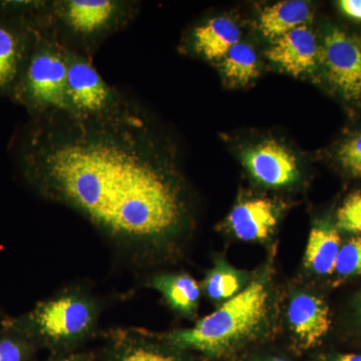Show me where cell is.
Returning <instances> with one entry per match:
<instances>
[{
  "mask_svg": "<svg viewBox=\"0 0 361 361\" xmlns=\"http://www.w3.org/2000/svg\"><path fill=\"white\" fill-rule=\"evenodd\" d=\"M339 7L348 18L361 20V0H341Z\"/></svg>",
  "mask_w": 361,
  "mask_h": 361,
  "instance_id": "cb8c5ba5",
  "label": "cell"
},
{
  "mask_svg": "<svg viewBox=\"0 0 361 361\" xmlns=\"http://www.w3.org/2000/svg\"><path fill=\"white\" fill-rule=\"evenodd\" d=\"M310 8L302 0H286L265 7L259 18V27L266 37L276 39L294 28L305 25Z\"/></svg>",
  "mask_w": 361,
  "mask_h": 361,
  "instance_id": "9a60e30c",
  "label": "cell"
},
{
  "mask_svg": "<svg viewBox=\"0 0 361 361\" xmlns=\"http://www.w3.org/2000/svg\"><path fill=\"white\" fill-rule=\"evenodd\" d=\"M360 312H361V298H360Z\"/></svg>",
  "mask_w": 361,
  "mask_h": 361,
  "instance_id": "83f0119b",
  "label": "cell"
},
{
  "mask_svg": "<svg viewBox=\"0 0 361 361\" xmlns=\"http://www.w3.org/2000/svg\"><path fill=\"white\" fill-rule=\"evenodd\" d=\"M32 339L4 320L0 329V361H30L39 349Z\"/></svg>",
  "mask_w": 361,
  "mask_h": 361,
  "instance_id": "d6986e66",
  "label": "cell"
},
{
  "mask_svg": "<svg viewBox=\"0 0 361 361\" xmlns=\"http://www.w3.org/2000/svg\"><path fill=\"white\" fill-rule=\"evenodd\" d=\"M228 221L239 239H265L277 224L276 209L268 199H251L235 207Z\"/></svg>",
  "mask_w": 361,
  "mask_h": 361,
  "instance_id": "5bb4252c",
  "label": "cell"
},
{
  "mask_svg": "<svg viewBox=\"0 0 361 361\" xmlns=\"http://www.w3.org/2000/svg\"><path fill=\"white\" fill-rule=\"evenodd\" d=\"M47 13L23 25L0 23V92L13 90L44 25Z\"/></svg>",
  "mask_w": 361,
  "mask_h": 361,
  "instance_id": "ba28073f",
  "label": "cell"
},
{
  "mask_svg": "<svg viewBox=\"0 0 361 361\" xmlns=\"http://www.w3.org/2000/svg\"><path fill=\"white\" fill-rule=\"evenodd\" d=\"M66 114L77 118H104L128 110L135 101L109 85L92 59L68 51Z\"/></svg>",
  "mask_w": 361,
  "mask_h": 361,
  "instance_id": "8992f818",
  "label": "cell"
},
{
  "mask_svg": "<svg viewBox=\"0 0 361 361\" xmlns=\"http://www.w3.org/2000/svg\"><path fill=\"white\" fill-rule=\"evenodd\" d=\"M336 218L339 229L361 234V192L349 195L337 211Z\"/></svg>",
  "mask_w": 361,
  "mask_h": 361,
  "instance_id": "7402d4cb",
  "label": "cell"
},
{
  "mask_svg": "<svg viewBox=\"0 0 361 361\" xmlns=\"http://www.w3.org/2000/svg\"><path fill=\"white\" fill-rule=\"evenodd\" d=\"M341 239L336 228L315 226L311 230L305 250V264L317 274H331L336 270Z\"/></svg>",
  "mask_w": 361,
  "mask_h": 361,
  "instance_id": "2e32d148",
  "label": "cell"
},
{
  "mask_svg": "<svg viewBox=\"0 0 361 361\" xmlns=\"http://www.w3.org/2000/svg\"><path fill=\"white\" fill-rule=\"evenodd\" d=\"M94 358L96 356L92 353H77L49 361H94Z\"/></svg>",
  "mask_w": 361,
  "mask_h": 361,
  "instance_id": "d4e9b609",
  "label": "cell"
},
{
  "mask_svg": "<svg viewBox=\"0 0 361 361\" xmlns=\"http://www.w3.org/2000/svg\"><path fill=\"white\" fill-rule=\"evenodd\" d=\"M137 6L127 0H54L49 30L68 51L92 59L109 37L134 20Z\"/></svg>",
  "mask_w": 361,
  "mask_h": 361,
  "instance_id": "277c9868",
  "label": "cell"
},
{
  "mask_svg": "<svg viewBox=\"0 0 361 361\" xmlns=\"http://www.w3.org/2000/svg\"><path fill=\"white\" fill-rule=\"evenodd\" d=\"M334 271L342 276L361 275V236L353 237L341 246Z\"/></svg>",
  "mask_w": 361,
  "mask_h": 361,
  "instance_id": "44dd1931",
  "label": "cell"
},
{
  "mask_svg": "<svg viewBox=\"0 0 361 361\" xmlns=\"http://www.w3.org/2000/svg\"><path fill=\"white\" fill-rule=\"evenodd\" d=\"M319 59L330 84L353 101H361V44L339 28L325 35Z\"/></svg>",
  "mask_w": 361,
  "mask_h": 361,
  "instance_id": "52a82bcc",
  "label": "cell"
},
{
  "mask_svg": "<svg viewBox=\"0 0 361 361\" xmlns=\"http://www.w3.org/2000/svg\"><path fill=\"white\" fill-rule=\"evenodd\" d=\"M241 287V278L234 270L218 265L209 272L206 278L207 294L214 300L231 299L237 295Z\"/></svg>",
  "mask_w": 361,
  "mask_h": 361,
  "instance_id": "ffe728a7",
  "label": "cell"
},
{
  "mask_svg": "<svg viewBox=\"0 0 361 361\" xmlns=\"http://www.w3.org/2000/svg\"><path fill=\"white\" fill-rule=\"evenodd\" d=\"M264 284L255 281L206 316L192 329L166 336V341L182 350L219 356L231 350L257 330L267 312Z\"/></svg>",
  "mask_w": 361,
  "mask_h": 361,
  "instance_id": "3957f363",
  "label": "cell"
},
{
  "mask_svg": "<svg viewBox=\"0 0 361 361\" xmlns=\"http://www.w3.org/2000/svg\"><path fill=\"white\" fill-rule=\"evenodd\" d=\"M35 118L25 173L42 197L77 211L135 259L182 231L184 188L135 102L104 118Z\"/></svg>",
  "mask_w": 361,
  "mask_h": 361,
  "instance_id": "6da1fadb",
  "label": "cell"
},
{
  "mask_svg": "<svg viewBox=\"0 0 361 361\" xmlns=\"http://www.w3.org/2000/svg\"><path fill=\"white\" fill-rule=\"evenodd\" d=\"M66 73L68 49L59 44L49 26L42 28L14 87V96L35 116L66 113Z\"/></svg>",
  "mask_w": 361,
  "mask_h": 361,
  "instance_id": "5b68a950",
  "label": "cell"
},
{
  "mask_svg": "<svg viewBox=\"0 0 361 361\" xmlns=\"http://www.w3.org/2000/svg\"><path fill=\"white\" fill-rule=\"evenodd\" d=\"M334 361H361V355H355V353L342 355L337 356Z\"/></svg>",
  "mask_w": 361,
  "mask_h": 361,
  "instance_id": "484cf974",
  "label": "cell"
},
{
  "mask_svg": "<svg viewBox=\"0 0 361 361\" xmlns=\"http://www.w3.org/2000/svg\"><path fill=\"white\" fill-rule=\"evenodd\" d=\"M266 54L271 61L295 77L314 70L320 56L314 35L306 25L277 37Z\"/></svg>",
  "mask_w": 361,
  "mask_h": 361,
  "instance_id": "8fae6325",
  "label": "cell"
},
{
  "mask_svg": "<svg viewBox=\"0 0 361 361\" xmlns=\"http://www.w3.org/2000/svg\"><path fill=\"white\" fill-rule=\"evenodd\" d=\"M169 342L163 345L153 341L142 330L116 329L108 334L104 361H188Z\"/></svg>",
  "mask_w": 361,
  "mask_h": 361,
  "instance_id": "9c48e42d",
  "label": "cell"
},
{
  "mask_svg": "<svg viewBox=\"0 0 361 361\" xmlns=\"http://www.w3.org/2000/svg\"><path fill=\"white\" fill-rule=\"evenodd\" d=\"M99 317L94 297L80 287H68L40 301L25 314L4 320L39 348L68 351L96 334Z\"/></svg>",
  "mask_w": 361,
  "mask_h": 361,
  "instance_id": "7a4b0ae2",
  "label": "cell"
},
{
  "mask_svg": "<svg viewBox=\"0 0 361 361\" xmlns=\"http://www.w3.org/2000/svg\"><path fill=\"white\" fill-rule=\"evenodd\" d=\"M337 158L349 174L361 178V133L341 145Z\"/></svg>",
  "mask_w": 361,
  "mask_h": 361,
  "instance_id": "603a6c76",
  "label": "cell"
},
{
  "mask_svg": "<svg viewBox=\"0 0 361 361\" xmlns=\"http://www.w3.org/2000/svg\"><path fill=\"white\" fill-rule=\"evenodd\" d=\"M240 37L241 32L234 21L218 16L195 26L190 32V47L197 56L207 61H220L239 44Z\"/></svg>",
  "mask_w": 361,
  "mask_h": 361,
  "instance_id": "4fadbf2b",
  "label": "cell"
},
{
  "mask_svg": "<svg viewBox=\"0 0 361 361\" xmlns=\"http://www.w3.org/2000/svg\"><path fill=\"white\" fill-rule=\"evenodd\" d=\"M151 286L183 314H193L200 298L198 282L186 274H163L154 278Z\"/></svg>",
  "mask_w": 361,
  "mask_h": 361,
  "instance_id": "e0dca14e",
  "label": "cell"
},
{
  "mask_svg": "<svg viewBox=\"0 0 361 361\" xmlns=\"http://www.w3.org/2000/svg\"><path fill=\"white\" fill-rule=\"evenodd\" d=\"M222 71L232 84H248L259 75L256 51L250 45L239 42L223 59Z\"/></svg>",
  "mask_w": 361,
  "mask_h": 361,
  "instance_id": "ac0fdd59",
  "label": "cell"
},
{
  "mask_svg": "<svg viewBox=\"0 0 361 361\" xmlns=\"http://www.w3.org/2000/svg\"><path fill=\"white\" fill-rule=\"evenodd\" d=\"M244 163L253 177L271 187L291 184L298 177V163L290 149L276 141H265L244 154Z\"/></svg>",
  "mask_w": 361,
  "mask_h": 361,
  "instance_id": "30bf717a",
  "label": "cell"
},
{
  "mask_svg": "<svg viewBox=\"0 0 361 361\" xmlns=\"http://www.w3.org/2000/svg\"><path fill=\"white\" fill-rule=\"evenodd\" d=\"M288 319L292 331L305 348L317 345L331 326L329 306L318 297L308 294L292 299Z\"/></svg>",
  "mask_w": 361,
  "mask_h": 361,
  "instance_id": "7c38bea8",
  "label": "cell"
},
{
  "mask_svg": "<svg viewBox=\"0 0 361 361\" xmlns=\"http://www.w3.org/2000/svg\"><path fill=\"white\" fill-rule=\"evenodd\" d=\"M262 361H287L285 360H281V358H272V360H262Z\"/></svg>",
  "mask_w": 361,
  "mask_h": 361,
  "instance_id": "4316f807",
  "label": "cell"
}]
</instances>
